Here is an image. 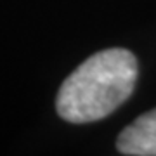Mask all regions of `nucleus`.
Wrapping results in <instances>:
<instances>
[{
	"instance_id": "nucleus-1",
	"label": "nucleus",
	"mask_w": 156,
	"mask_h": 156,
	"mask_svg": "<svg viewBox=\"0 0 156 156\" xmlns=\"http://www.w3.org/2000/svg\"><path fill=\"white\" fill-rule=\"evenodd\" d=\"M137 76V59L130 50L95 52L62 82L56 99L57 115L69 123L99 122L132 95Z\"/></svg>"
},
{
	"instance_id": "nucleus-2",
	"label": "nucleus",
	"mask_w": 156,
	"mask_h": 156,
	"mask_svg": "<svg viewBox=\"0 0 156 156\" xmlns=\"http://www.w3.org/2000/svg\"><path fill=\"white\" fill-rule=\"evenodd\" d=\"M116 147L122 154L128 156H156V108L123 128Z\"/></svg>"
}]
</instances>
